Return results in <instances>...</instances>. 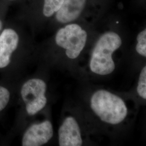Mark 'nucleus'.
<instances>
[{
	"label": "nucleus",
	"mask_w": 146,
	"mask_h": 146,
	"mask_svg": "<svg viewBox=\"0 0 146 146\" xmlns=\"http://www.w3.org/2000/svg\"><path fill=\"white\" fill-rule=\"evenodd\" d=\"M78 102L94 136L115 139L131 129L136 114L131 97L101 87H89Z\"/></svg>",
	"instance_id": "1"
},
{
	"label": "nucleus",
	"mask_w": 146,
	"mask_h": 146,
	"mask_svg": "<svg viewBox=\"0 0 146 146\" xmlns=\"http://www.w3.org/2000/svg\"><path fill=\"white\" fill-rule=\"evenodd\" d=\"M64 25L54 36L55 50L42 64L46 68L67 71L81 78V63L88 43V31L75 22Z\"/></svg>",
	"instance_id": "2"
},
{
	"label": "nucleus",
	"mask_w": 146,
	"mask_h": 146,
	"mask_svg": "<svg viewBox=\"0 0 146 146\" xmlns=\"http://www.w3.org/2000/svg\"><path fill=\"white\" fill-rule=\"evenodd\" d=\"M122 43V38L116 31H108L101 34L92 48L82 79L86 78L88 75L104 78L114 73L116 67L114 55Z\"/></svg>",
	"instance_id": "3"
},
{
	"label": "nucleus",
	"mask_w": 146,
	"mask_h": 146,
	"mask_svg": "<svg viewBox=\"0 0 146 146\" xmlns=\"http://www.w3.org/2000/svg\"><path fill=\"white\" fill-rule=\"evenodd\" d=\"M93 135L84 111L78 102L64 106L58 131V145H92Z\"/></svg>",
	"instance_id": "4"
},
{
	"label": "nucleus",
	"mask_w": 146,
	"mask_h": 146,
	"mask_svg": "<svg viewBox=\"0 0 146 146\" xmlns=\"http://www.w3.org/2000/svg\"><path fill=\"white\" fill-rule=\"evenodd\" d=\"M19 96L25 114L33 117L41 113L48 106V84L40 75L26 79L19 89Z\"/></svg>",
	"instance_id": "5"
},
{
	"label": "nucleus",
	"mask_w": 146,
	"mask_h": 146,
	"mask_svg": "<svg viewBox=\"0 0 146 146\" xmlns=\"http://www.w3.org/2000/svg\"><path fill=\"white\" fill-rule=\"evenodd\" d=\"M54 135L52 121L49 119L34 122L27 127L21 138L22 146H41L48 143Z\"/></svg>",
	"instance_id": "6"
},
{
	"label": "nucleus",
	"mask_w": 146,
	"mask_h": 146,
	"mask_svg": "<svg viewBox=\"0 0 146 146\" xmlns=\"http://www.w3.org/2000/svg\"><path fill=\"white\" fill-rule=\"evenodd\" d=\"M20 42L18 33L6 28L0 34V71L7 70L14 62L13 56Z\"/></svg>",
	"instance_id": "7"
},
{
	"label": "nucleus",
	"mask_w": 146,
	"mask_h": 146,
	"mask_svg": "<svg viewBox=\"0 0 146 146\" xmlns=\"http://www.w3.org/2000/svg\"><path fill=\"white\" fill-rule=\"evenodd\" d=\"M86 2L87 0H64L55 13L56 20L61 25L74 22L82 13Z\"/></svg>",
	"instance_id": "8"
},
{
	"label": "nucleus",
	"mask_w": 146,
	"mask_h": 146,
	"mask_svg": "<svg viewBox=\"0 0 146 146\" xmlns=\"http://www.w3.org/2000/svg\"><path fill=\"white\" fill-rule=\"evenodd\" d=\"M13 98V92L9 86L0 84V113L7 108Z\"/></svg>",
	"instance_id": "9"
},
{
	"label": "nucleus",
	"mask_w": 146,
	"mask_h": 146,
	"mask_svg": "<svg viewBox=\"0 0 146 146\" xmlns=\"http://www.w3.org/2000/svg\"><path fill=\"white\" fill-rule=\"evenodd\" d=\"M136 94L141 100H146V66H143L139 73L136 87Z\"/></svg>",
	"instance_id": "10"
},
{
	"label": "nucleus",
	"mask_w": 146,
	"mask_h": 146,
	"mask_svg": "<svg viewBox=\"0 0 146 146\" xmlns=\"http://www.w3.org/2000/svg\"><path fill=\"white\" fill-rule=\"evenodd\" d=\"M64 0H44L43 13L44 16L50 17L58 11Z\"/></svg>",
	"instance_id": "11"
},
{
	"label": "nucleus",
	"mask_w": 146,
	"mask_h": 146,
	"mask_svg": "<svg viewBox=\"0 0 146 146\" xmlns=\"http://www.w3.org/2000/svg\"><path fill=\"white\" fill-rule=\"evenodd\" d=\"M136 52L141 57L146 58V29L141 31L136 36Z\"/></svg>",
	"instance_id": "12"
},
{
	"label": "nucleus",
	"mask_w": 146,
	"mask_h": 146,
	"mask_svg": "<svg viewBox=\"0 0 146 146\" xmlns=\"http://www.w3.org/2000/svg\"><path fill=\"white\" fill-rule=\"evenodd\" d=\"M2 28H3V24L2 21L0 20V34L1 33V31H2Z\"/></svg>",
	"instance_id": "13"
}]
</instances>
